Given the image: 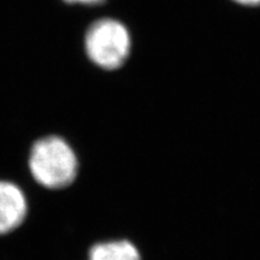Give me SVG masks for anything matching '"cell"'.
Here are the masks:
<instances>
[{"mask_svg":"<svg viewBox=\"0 0 260 260\" xmlns=\"http://www.w3.org/2000/svg\"><path fill=\"white\" fill-rule=\"evenodd\" d=\"M29 167L35 180L51 189L69 186L77 175L76 155L58 136H47L35 142Z\"/></svg>","mask_w":260,"mask_h":260,"instance_id":"1","label":"cell"},{"mask_svg":"<svg viewBox=\"0 0 260 260\" xmlns=\"http://www.w3.org/2000/svg\"><path fill=\"white\" fill-rule=\"evenodd\" d=\"M132 40L128 29L113 18H102L88 28L84 48L90 60L106 70L121 68L129 56Z\"/></svg>","mask_w":260,"mask_h":260,"instance_id":"2","label":"cell"},{"mask_svg":"<svg viewBox=\"0 0 260 260\" xmlns=\"http://www.w3.org/2000/svg\"><path fill=\"white\" fill-rule=\"evenodd\" d=\"M27 201L14 183L0 181V234L12 232L23 222Z\"/></svg>","mask_w":260,"mask_h":260,"instance_id":"3","label":"cell"},{"mask_svg":"<svg viewBox=\"0 0 260 260\" xmlns=\"http://www.w3.org/2000/svg\"><path fill=\"white\" fill-rule=\"evenodd\" d=\"M89 260H140V254L132 242L112 241L94 246Z\"/></svg>","mask_w":260,"mask_h":260,"instance_id":"4","label":"cell"},{"mask_svg":"<svg viewBox=\"0 0 260 260\" xmlns=\"http://www.w3.org/2000/svg\"><path fill=\"white\" fill-rule=\"evenodd\" d=\"M64 2L70 3V4H83V5H94L99 4L104 0H64Z\"/></svg>","mask_w":260,"mask_h":260,"instance_id":"5","label":"cell"},{"mask_svg":"<svg viewBox=\"0 0 260 260\" xmlns=\"http://www.w3.org/2000/svg\"><path fill=\"white\" fill-rule=\"evenodd\" d=\"M234 2L239 3V4H241V5H246V6L260 5V0H234Z\"/></svg>","mask_w":260,"mask_h":260,"instance_id":"6","label":"cell"}]
</instances>
